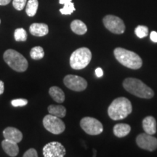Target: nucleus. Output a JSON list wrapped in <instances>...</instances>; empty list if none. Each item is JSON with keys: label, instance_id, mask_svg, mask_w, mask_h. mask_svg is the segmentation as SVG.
I'll use <instances>...</instances> for the list:
<instances>
[{"label": "nucleus", "instance_id": "nucleus-1", "mask_svg": "<svg viewBox=\"0 0 157 157\" xmlns=\"http://www.w3.org/2000/svg\"><path fill=\"white\" fill-rule=\"evenodd\" d=\"M132 111L131 102L124 97L115 99L108 109L109 117L113 120H121L125 119Z\"/></svg>", "mask_w": 157, "mask_h": 157}, {"label": "nucleus", "instance_id": "nucleus-2", "mask_svg": "<svg viewBox=\"0 0 157 157\" xmlns=\"http://www.w3.org/2000/svg\"><path fill=\"white\" fill-rule=\"evenodd\" d=\"M123 87L132 95L141 98L150 99L154 95L151 88L147 86L140 79L135 78H127L123 82Z\"/></svg>", "mask_w": 157, "mask_h": 157}, {"label": "nucleus", "instance_id": "nucleus-3", "mask_svg": "<svg viewBox=\"0 0 157 157\" xmlns=\"http://www.w3.org/2000/svg\"><path fill=\"white\" fill-rule=\"evenodd\" d=\"M113 53L116 59L125 67L131 69H139L142 66V59L138 55L132 51L121 48H117L113 51Z\"/></svg>", "mask_w": 157, "mask_h": 157}, {"label": "nucleus", "instance_id": "nucleus-4", "mask_svg": "<svg viewBox=\"0 0 157 157\" xmlns=\"http://www.w3.org/2000/svg\"><path fill=\"white\" fill-rule=\"evenodd\" d=\"M3 58L6 63L15 71L24 72L28 68L29 63L26 58L16 50H7L4 53Z\"/></svg>", "mask_w": 157, "mask_h": 157}, {"label": "nucleus", "instance_id": "nucleus-5", "mask_svg": "<svg viewBox=\"0 0 157 157\" xmlns=\"http://www.w3.org/2000/svg\"><path fill=\"white\" fill-rule=\"evenodd\" d=\"M92 60V52L90 49L81 48L76 50L70 57V66L73 69H83L89 65Z\"/></svg>", "mask_w": 157, "mask_h": 157}, {"label": "nucleus", "instance_id": "nucleus-6", "mask_svg": "<svg viewBox=\"0 0 157 157\" xmlns=\"http://www.w3.org/2000/svg\"><path fill=\"white\" fill-rule=\"evenodd\" d=\"M43 126L48 132L54 135L61 134L66 129V125L60 118L52 114L46 115L43 119Z\"/></svg>", "mask_w": 157, "mask_h": 157}, {"label": "nucleus", "instance_id": "nucleus-7", "mask_svg": "<svg viewBox=\"0 0 157 157\" xmlns=\"http://www.w3.org/2000/svg\"><path fill=\"white\" fill-rule=\"evenodd\" d=\"M80 126L87 134L90 135H98L103 131L102 123L93 117H84L80 121Z\"/></svg>", "mask_w": 157, "mask_h": 157}, {"label": "nucleus", "instance_id": "nucleus-8", "mask_svg": "<svg viewBox=\"0 0 157 157\" xmlns=\"http://www.w3.org/2000/svg\"><path fill=\"white\" fill-rule=\"evenodd\" d=\"M103 22L105 28L113 34H121L124 32L125 25L120 17L108 15L103 17Z\"/></svg>", "mask_w": 157, "mask_h": 157}, {"label": "nucleus", "instance_id": "nucleus-9", "mask_svg": "<svg viewBox=\"0 0 157 157\" xmlns=\"http://www.w3.org/2000/svg\"><path fill=\"white\" fill-rule=\"evenodd\" d=\"M63 82L66 87L76 92L84 91L87 87V82L84 78L72 74L65 76Z\"/></svg>", "mask_w": 157, "mask_h": 157}, {"label": "nucleus", "instance_id": "nucleus-10", "mask_svg": "<svg viewBox=\"0 0 157 157\" xmlns=\"http://www.w3.org/2000/svg\"><path fill=\"white\" fill-rule=\"evenodd\" d=\"M66 152L64 146L56 141L48 143L43 148V156L44 157H63Z\"/></svg>", "mask_w": 157, "mask_h": 157}, {"label": "nucleus", "instance_id": "nucleus-11", "mask_svg": "<svg viewBox=\"0 0 157 157\" xmlns=\"http://www.w3.org/2000/svg\"><path fill=\"white\" fill-rule=\"evenodd\" d=\"M136 143L140 148L149 151H153L157 148V138L146 132L137 135Z\"/></svg>", "mask_w": 157, "mask_h": 157}, {"label": "nucleus", "instance_id": "nucleus-12", "mask_svg": "<svg viewBox=\"0 0 157 157\" xmlns=\"http://www.w3.org/2000/svg\"><path fill=\"white\" fill-rule=\"evenodd\" d=\"M3 136L5 139L13 141L15 143H20L23 139V134L19 129L13 127H8L3 131Z\"/></svg>", "mask_w": 157, "mask_h": 157}, {"label": "nucleus", "instance_id": "nucleus-13", "mask_svg": "<svg viewBox=\"0 0 157 157\" xmlns=\"http://www.w3.org/2000/svg\"><path fill=\"white\" fill-rule=\"evenodd\" d=\"M29 32L35 36H46L49 32L48 25L45 23H32L29 27Z\"/></svg>", "mask_w": 157, "mask_h": 157}, {"label": "nucleus", "instance_id": "nucleus-14", "mask_svg": "<svg viewBox=\"0 0 157 157\" xmlns=\"http://www.w3.org/2000/svg\"><path fill=\"white\" fill-rule=\"evenodd\" d=\"M2 147L4 151L11 157L16 156L19 153V147L17 146V143L13 141L5 139L2 142Z\"/></svg>", "mask_w": 157, "mask_h": 157}, {"label": "nucleus", "instance_id": "nucleus-15", "mask_svg": "<svg viewBox=\"0 0 157 157\" xmlns=\"http://www.w3.org/2000/svg\"><path fill=\"white\" fill-rule=\"evenodd\" d=\"M143 127L146 133L154 135L156 132V121L154 117L149 116L143 120Z\"/></svg>", "mask_w": 157, "mask_h": 157}, {"label": "nucleus", "instance_id": "nucleus-16", "mask_svg": "<svg viewBox=\"0 0 157 157\" xmlns=\"http://www.w3.org/2000/svg\"><path fill=\"white\" fill-rule=\"evenodd\" d=\"M71 29L78 35H83L87 31V27L85 23L80 20H74L71 23Z\"/></svg>", "mask_w": 157, "mask_h": 157}, {"label": "nucleus", "instance_id": "nucleus-17", "mask_svg": "<svg viewBox=\"0 0 157 157\" xmlns=\"http://www.w3.org/2000/svg\"><path fill=\"white\" fill-rule=\"evenodd\" d=\"M130 131L131 127L127 124H117L113 127V134L118 137L127 136Z\"/></svg>", "mask_w": 157, "mask_h": 157}, {"label": "nucleus", "instance_id": "nucleus-18", "mask_svg": "<svg viewBox=\"0 0 157 157\" xmlns=\"http://www.w3.org/2000/svg\"><path fill=\"white\" fill-rule=\"evenodd\" d=\"M49 94L55 101L59 103H61L65 101L64 92L57 86L51 87L49 90Z\"/></svg>", "mask_w": 157, "mask_h": 157}, {"label": "nucleus", "instance_id": "nucleus-19", "mask_svg": "<svg viewBox=\"0 0 157 157\" xmlns=\"http://www.w3.org/2000/svg\"><path fill=\"white\" fill-rule=\"evenodd\" d=\"M48 112L50 114L56 116L59 118L66 117V109L63 105H50L48 108Z\"/></svg>", "mask_w": 157, "mask_h": 157}, {"label": "nucleus", "instance_id": "nucleus-20", "mask_svg": "<svg viewBox=\"0 0 157 157\" xmlns=\"http://www.w3.org/2000/svg\"><path fill=\"white\" fill-rule=\"evenodd\" d=\"M59 3L64 5L63 8L60 9V12L63 15H71L75 10L74 5L71 0H59Z\"/></svg>", "mask_w": 157, "mask_h": 157}, {"label": "nucleus", "instance_id": "nucleus-21", "mask_svg": "<svg viewBox=\"0 0 157 157\" xmlns=\"http://www.w3.org/2000/svg\"><path fill=\"white\" fill-rule=\"evenodd\" d=\"M39 7L38 0H29L26 3L25 12L29 17H34L36 15Z\"/></svg>", "mask_w": 157, "mask_h": 157}, {"label": "nucleus", "instance_id": "nucleus-22", "mask_svg": "<svg viewBox=\"0 0 157 157\" xmlns=\"http://www.w3.org/2000/svg\"><path fill=\"white\" fill-rule=\"evenodd\" d=\"M30 56L33 60H41L44 56V49L40 46L34 47L31 50Z\"/></svg>", "mask_w": 157, "mask_h": 157}, {"label": "nucleus", "instance_id": "nucleus-23", "mask_svg": "<svg viewBox=\"0 0 157 157\" xmlns=\"http://www.w3.org/2000/svg\"><path fill=\"white\" fill-rule=\"evenodd\" d=\"M14 37L17 42H25L27 40V32L24 29L18 28L15 29Z\"/></svg>", "mask_w": 157, "mask_h": 157}, {"label": "nucleus", "instance_id": "nucleus-24", "mask_svg": "<svg viewBox=\"0 0 157 157\" xmlns=\"http://www.w3.org/2000/svg\"><path fill=\"white\" fill-rule=\"evenodd\" d=\"M135 33L137 37L143 39L144 38V37L148 36V27L145 26V25H138V26H137V28L135 29Z\"/></svg>", "mask_w": 157, "mask_h": 157}, {"label": "nucleus", "instance_id": "nucleus-25", "mask_svg": "<svg viewBox=\"0 0 157 157\" xmlns=\"http://www.w3.org/2000/svg\"><path fill=\"white\" fill-rule=\"evenodd\" d=\"M26 3L27 0H13V5L14 8L19 11L22 10L24 8Z\"/></svg>", "mask_w": 157, "mask_h": 157}, {"label": "nucleus", "instance_id": "nucleus-26", "mask_svg": "<svg viewBox=\"0 0 157 157\" xmlns=\"http://www.w3.org/2000/svg\"><path fill=\"white\" fill-rule=\"evenodd\" d=\"M11 104L14 107H22L25 106L28 104V101L23 98H19V99H15L11 101Z\"/></svg>", "mask_w": 157, "mask_h": 157}, {"label": "nucleus", "instance_id": "nucleus-27", "mask_svg": "<svg viewBox=\"0 0 157 157\" xmlns=\"http://www.w3.org/2000/svg\"><path fill=\"white\" fill-rule=\"evenodd\" d=\"M23 157H37L38 156V154L36 149L34 148H30L27 150L23 154Z\"/></svg>", "mask_w": 157, "mask_h": 157}, {"label": "nucleus", "instance_id": "nucleus-28", "mask_svg": "<svg viewBox=\"0 0 157 157\" xmlns=\"http://www.w3.org/2000/svg\"><path fill=\"white\" fill-rule=\"evenodd\" d=\"M150 38L151 40L153 42L156 43L157 42V32L156 31H151L150 34Z\"/></svg>", "mask_w": 157, "mask_h": 157}, {"label": "nucleus", "instance_id": "nucleus-29", "mask_svg": "<svg viewBox=\"0 0 157 157\" xmlns=\"http://www.w3.org/2000/svg\"><path fill=\"white\" fill-rule=\"evenodd\" d=\"M95 75L97 77L100 78V77H102V76H103V71L102 69L101 68L98 67L95 69Z\"/></svg>", "mask_w": 157, "mask_h": 157}, {"label": "nucleus", "instance_id": "nucleus-30", "mask_svg": "<svg viewBox=\"0 0 157 157\" xmlns=\"http://www.w3.org/2000/svg\"><path fill=\"white\" fill-rule=\"evenodd\" d=\"M4 90H5V85H4V82L0 80V95L3 94Z\"/></svg>", "mask_w": 157, "mask_h": 157}, {"label": "nucleus", "instance_id": "nucleus-31", "mask_svg": "<svg viewBox=\"0 0 157 157\" xmlns=\"http://www.w3.org/2000/svg\"><path fill=\"white\" fill-rule=\"evenodd\" d=\"M11 0H0V5L1 6H5L8 5L10 2Z\"/></svg>", "mask_w": 157, "mask_h": 157}, {"label": "nucleus", "instance_id": "nucleus-32", "mask_svg": "<svg viewBox=\"0 0 157 157\" xmlns=\"http://www.w3.org/2000/svg\"><path fill=\"white\" fill-rule=\"evenodd\" d=\"M0 23H1V20H0Z\"/></svg>", "mask_w": 157, "mask_h": 157}]
</instances>
